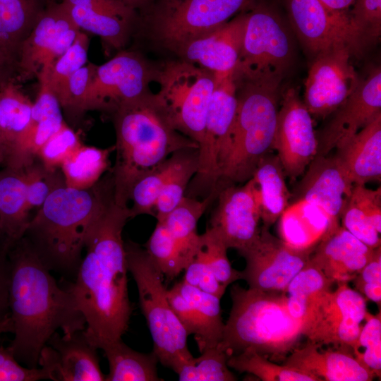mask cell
<instances>
[{
  "label": "cell",
  "mask_w": 381,
  "mask_h": 381,
  "mask_svg": "<svg viewBox=\"0 0 381 381\" xmlns=\"http://www.w3.org/2000/svg\"><path fill=\"white\" fill-rule=\"evenodd\" d=\"M374 250L340 225L317 245L309 260L333 284L349 283L370 260Z\"/></svg>",
  "instance_id": "cell-25"
},
{
  "label": "cell",
  "mask_w": 381,
  "mask_h": 381,
  "mask_svg": "<svg viewBox=\"0 0 381 381\" xmlns=\"http://www.w3.org/2000/svg\"><path fill=\"white\" fill-rule=\"evenodd\" d=\"M115 145L107 148L82 145L61 165L67 187L84 190L96 184L109 169Z\"/></svg>",
  "instance_id": "cell-36"
},
{
  "label": "cell",
  "mask_w": 381,
  "mask_h": 381,
  "mask_svg": "<svg viewBox=\"0 0 381 381\" xmlns=\"http://www.w3.org/2000/svg\"><path fill=\"white\" fill-rule=\"evenodd\" d=\"M280 238L298 250H313L333 231L327 214L303 199L293 200L279 218Z\"/></svg>",
  "instance_id": "cell-28"
},
{
  "label": "cell",
  "mask_w": 381,
  "mask_h": 381,
  "mask_svg": "<svg viewBox=\"0 0 381 381\" xmlns=\"http://www.w3.org/2000/svg\"><path fill=\"white\" fill-rule=\"evenodd\" d=\"M326 6L335 10L351 11L355 0H318Z\"/></svg>",
  "instance_id": "cell-55"
},
{
  "label": "cell",
  "mask_w": 381,
  "mask_h": 381,
  "mask_svg": "<svg viewBox=\"0 0 381 381\" xmlns=\"http://www.w3.org/2000/svg\"><path fill=\"white\" fill-rule=\"evenodd\" d=\"M32 106L33 102L12 80L0 83V167L11 164Z\"/></svg>",
  "instance_id": "cell-29"
},
{
  "label": "cell",
  "mask_w": 381,
  "mask_h": 381,
  "mask_svg": "<svg viewBox=\"0 0 381 381\" xmlns=\"http://www.w3.org/2000/svg\"><path fill=\"white\" fill-rule=\"evenodd\" d=\"M24 168L0 167V226L12 243L21 238L30 220Z\"/></svg>",
  "instance_id": "cell-30"
},
{
  "label": "cell",
  "mask_w": 381,
  "mask_h": 381,
  "mask_svg": "<svg viewBox=\"0 0 381 381\" xmlns=\"http://www.w3.org/2000/svg\"><path fill=\"white\" fill-rule=\"evenodd\" d=\"M171 167L157 198L155 217L162 222L185 196V191L198 169L199 150L186 148L171 155Z\"/></svg>",
  "instance_id": "cell-35"
},
{
  "label": "cell",
  "mask_w": 381,
  "mask_h": 381,
  "mask_svg": "<svg viewBox=\"0 0 381 381\" xmlns=\"http://www.w3.org/2000/svg\"><path fill=\"white\" fill-rule=\"evenodd\" d=\"M49 380L47 372L42 367L23 365L8 347L0 346V381H37Z\"/></svg>",
  "instance_id": "cell-51"
},
{
  "label": "cell",
  "mask_w": 381,
  "mask_h": 381,
  "mask_svg": "<svg viewBox=\"0 0 381 381\" xmlns=\"http://www.w3.org/2000/svg\"><path fill=\"white\" fill-rule=\"evenodd\" d=\"M230 296L231 310L217 346L229 357L250 349L283 363L303 336V323L291 314L286 291L234 284Z\"/></svg>",
  "instance_id": "cell-6"
},
{
  "label": "cell",
  "mask_w": 381,
  "mask_h": 381,
  "mask_svg": "<svg viewBox=\"0 0 381 381\" xmlns=\"http://www.w3.org/2000/svg\"><path fill=\"white\" fill-rule=\"evenodd\" d=\"M322 349L307 341L296 347L283 364L311 375L319 381H371L376 376L353 355L350 349Z\"/></svg>",
  "instance_id": "cell-24"
},
{
  "label": "cell",
  "mask_w": 381,
  "mask_h": 381,
  "mask_svg": "<svg viewBox=\"0 0 381 381\" xmlns=\"http://www.w3.org/2000/svg\"><path fill=\"white\" fill-rule=\"evenodd\" d=\"M176 285L198 315L202 329L201 339L197 344L199 351L217 346L222 341L225 324L222 318L221 298L183 280Z\"/></svg>",
  "instance_id": "cell-38"
},
{
  "label": "cell",
  "mask_w": 381,
  "mask_h": 381,
  "mask_svg": "<svg viewBox=\"0 0 381 381\" xmlns=\"http://www.w3.org/2000/svg\"><path fill=\"white\" fill-rule=\"evenodd\" d=\"M14 69L15 62L0 44V83L9 80V75Z\"/></svg>",
  "instance_id": "cell-54"
},
{
  "label": "cell",
  "mask_w": 381,
  "mask_h": 381,
  "mask_svg": "<svg viewBox=\"0 0 381 381\" xmlns=\"http://www.w3.org/2000/svg\"><path fill=\"white\" fill-rule=\"evenodd\" d=\"M312 252L291 247L261 226L257 239L238 253L246 260L241 279L251 289L286 291L290 282L308 262Z\"/></svg>",
  "instance_id": "cell-15"
},
{
  "label": "cell",
  "mask_w": 381,
  "mask_h": 381,
  "mask_svg": "<svg viewBox=\"0 0 381 381\" xmlns=\"http://www.w3.org/2000/svg\"><path fill=\"white\" fill-rule=\"evenodd\" d=\"M9 313L13 338L8 346L21 364L39 367V357L49 338L61 330L70 334L85 328L73 296L43 264L22 237L10 243Z\"/></svg>",
  "instance_id": "cell-2"
},
{
  "label": "cell",
  "mask_w": 381,
  "mask_h": 381,
  "mask_svg": "<svg viewBox=\"0 0 381 381\" xmlns=\"http://www.w3.org/2000/svg\"><path fill=\"white\" fill-rule=\"evenodd\" d=\"M217 204L208 226L216 230L226 247L238 253L249 247L258 237L261 217L252 179L243 186L227 185L217 195Z\"/></svg>",
  "instance_id": "cell-18"
},
{
  "label": "cell",
  "mask_w": 381,
  "mask_h": 381,
  "mask_svg": "<svg viewBox=\"0 0 381 381\" xmlns=\"http://www.w3.org/2000/svg\"><path fill=\"white\" fill-rule=\"evenodd\" d=\"M155 82L159 90L152 93L153 97L171 126L195 142L200 149L215 85L214 73L178 59L157 66Z\"/></svg>",
  "instance_id": "cell-8"
},
{
  "label": "cell",
  "mask_w": 381,
  "mask_h": 381,
  "mask_svg": "<svg viewBox=\"0 0 381 381\" xmlns=\"http://www.w3.org/2000/svg\"><path fill=\"white\" fill-rule=\"evenodd\" d=\"M12 332L13 325L9 315L8 317L0 321V335L4 333H12Z\"/></svg>",
  "instance_id": "cell-57"
},
{
  "label": "cell",
  "mask_w": 381,
  "mask_h": 381,
  "mask_svg": "<svg viewBox=\"0 0 381 381\" xmlns=\"http://www.w3.org/2000/svg\"><path fill=\"white\" fill-rule=\"evenodd\" d=\"M333 284L310 260L290 282L286 290L288 307L303 328L316 302Z\"/></svg>",
  "instance_id": "cell-37"
},
{
  "label": "cell",
  "mask_w": 381,
  "mask_h": 381,
  "mask_svg": "<svg viewBox=\"0 0 381 381\" xmlns=\"http://www.w3.org/2000/svg\"><path fill=\"white\" fill-rule=\"evenodd\" d=\"M131 214L114 199L91 226L85 254L73 280L59 284L75 298L85 320L84 329L97 349L122 339L132 313L123 230Z\"/></svg>",
  "instance_id": "cell-1"
},
{
  "label": "cell",
  "mask_w": 381,
  "mask_h": 381,
  "mask_svg": "<svg viewBox=\"0 0 381 381\" xmlns=\"http://www.w3.org/2000/svg\"><path fill=\"white\" fill-rule=\"evenodd\" d=\"M318 139L311 114L294 87L282 91L272 150L286 176L296 179L317 155Z\"/></svg>",
  "instance_id": "cell-16"
},
{
  "label": "cell",
  "mask_w": 381,
  "mask_h": 381,
  "mask_svg": "<svg viewBox=\"0 0 381 381\" xmlns=\"http://www.w3.org/2000/svg\"><path fill=\"white\" fill-rule=\"evenodd\" d=\"M334 155L352 185L381 179V114L336 149Z\"/></svg>",
  "instance_id": "cell-26"
},
{
  "label": "cell",
  "mask_w": 381,
  "mask_h": 381,
  "mask_svg": "<svg viewBox=\"0 0 381 381\" xmlns=\"http://www.w3.org/2000/svg\"><path fill=\"white\" fill-rule=\"evenodd\" d=\"M40 90L31 111L30 119L23 133L15 155L8 167L23 168L35 159L46 140L64 123L61 107L47 83L40 80Z\"/></svg>",
  "instance_id": "cell-27"
},
{
  "label": "cell",
  "mask_w": 381,
  "mask_h": 381,
  "mask_svg": "<svg viewBox=\"0 0 381 381\" xmlns=\"http://www.w3.org/2000/svg\"><path fill=\"white\" fill-rule=\"evenodd\" d=\"M123 2L133 8L140 11V13L147 10L155 0H122Z\"/></svg>",
  "instance_id": "cell-56"
},
{
  "label": "cell",
  "mask_w": 381,
  "mask_h": 381,
  "mask_svg": "<svg viewBox=\"0 0 381 381\" xmlns=\"http://www.w3.org/2000/svg\"><path fill=\"white\" fill-rule=\"evenodd\" d=\"M171 156L151 171L139 178L133 185L129 196L131 218L140 214L155 217V206L171 167Z\"/></svg>",
  "instance_id": "cell-41"
},
{
  "label": "cell",
  "mask_w": 381,
  "mask_h": 381,
  "mask_svg": "<svg viewBox=\"0 0 381 381\" xmlns=\"http://www.w3.org/2000/svg\"><path fill=\"white\" fill-rule=\"evenodd\" d=\"M145 249L163 276L176 277L183 267L177 246L164 222L157 221Z\"/></svg>",
  "instance_id": "cell-43"
},
{
  "label": "cell",
  "mask_w": 381,
  "mask_h": 381,
  "mask_svg": "<svg viewBox=\"0 0 381 381\" xmlns=\"http://www.w3.org/2000/svg\"><path fill=\"white\" fill-rule=\"evenodd\" d=\"M97 350L84 329L70 334L56 332L41 350L39 366L54 381H105Z\"/></svg>",
  "instance_id": "cell-21"
},
{
  "label": "cell",
  "mask_w": 381,
  "mask_h": 381,
  "mask_svg": "<svg viewBox=\"0 0 381 381\" xmlns=\"http://www.w3.org/2000/svg\"><path fill=\"white\" fill-rule=\"evenodd\" d=\"M332 113L333 117L317 136L316 156L329 155L381 114L380 67L360 80L353 92Z\"/></svg>",
  "instance_id": "cell-19"
},
{
  "label": "cell",
  "mask_w": 381,
  "mask_h": 381,
  "mask_svg": "<svg viewBox=\"0 0 381 381\" xmlns=\"http://www.w3.org/2000/svg\"><path fill=\"white\" fill-rule=\"evenodd\" d=\"M237 108L217 190L249 180L261 159L272 150L284 75L233 73Z\"/></svg>",
  "instance_id": "cell-5"
},
{
  "label": "cell",
  "mask_w": 381,
  "mask_h": 381,
  "mask_svg": "<svg viewBox=\"0 0 381 381\" xmlns=\"http://www.w3.org/2000/svg\"><path fill=\"white\" fill-rule=\"evenodd\" d=\"M227 364L239 373L253 375L262 381H319L311 375L272 361L250 349L231 355Z\"/></svg>",
  "instance_id": "cell-39"
},
{
  "label": "cell",
  "mask_w": 381,
  "mask_h": 381,
  "mask_svg": "<svg viewBox=\"0 0 381 381\" xmlns=\"http://www.w3.org/2000/svg\"><path fill=\"white\" fill-rule=\"evenodd\" d=\"M348 48H336L315 56L304 84L303 103L311 115L332 114L353 92L360 80L350 62Z\"/></svg>",
  "instance_id": "cell-17"
},
{
  "label": "cell",
  "mask_w": 381,
  "mask_h": 381,
  "mask_svg": "<svg viewBox=\"0 0 381 381\" xmlns=\"http://www.w3.org/2000/svg\"><path fill=\"white\" fill-rule=\"evenodd\" d=\"M150 92L126 102L113 114L116 161L113 176L114 200L128 206L131 188L141 176L174 152L198 145L176 131Z\"/></svg>",
  "instance_id": "cell-4"
},
{
  "label": "cell",
  "mask_w": 381,
  "mask_h": 381,
  "mask_svg": "<svg viewBox=\"0 0 381 381\" xmlns=\"http://www.w3.org/2000/svg\"><path fill=\"white\" fill-rule=\"evenodd\" d=\"M170 305L186 329L193 334L198 344L202 337L201 325L198 315L190 303L181 295L176 284L167 291Z\"/></svg>",
  "instance_id": "cell-52"
},
{
  "label": "cell",
  "mask_w": 381,
  "mask_h": 381,
  "mask_svg": "<svg viewBox=\"0 0 381 381\" xmlns=\"http://www.w3.org/2000/svg\"><path fill=\"white\" fill-rule=\"evenodd\" d=\"M128 271L134 279L139 304L153 340L159 362L177 373L194 356L188 347V334L174 312L163 283V274L146 250L131 240L124 241Z\"/></svg>",
  "instance_id": "cell-7"
},
{
  "label": "cell",
  "mask_w": 381,
  "mask_h": 381,
  "mask_svg": "<svg viewBox=\"0 0 381 381\" xmlns=\"http://www.w3.org/2000/svg\"><path fill=\"white\" fill-rule=\"evenodd\" d=\"M285 177L279 157L270 152L259 162L250 178L257 193L262 226L268 229L291 202Z\"/></svg>",
  "instance_id": "cell-31"
},
{
  "label": "cell",
  "mask_w": 381,
  "mask_h": 381,
  "mask_svg": "<svg viewBox=\"0 0 381 381\" xmlns=\"http://www.w3.org/2000/svg\"><path fill=\"white\" fill-rule=\"evenodd\" d=\"M227 250L222 238L213 228L207 226L200 235L198 251L218 282L226 288L241 279V271L233 268L229 260Z\"/></svg>",
  "instance_id": "cell-42"
},
{
  "label": "cell",
  "mask_w": 381,
  "mask_h": 381,
  "mask_svg": "<svg viewBox=\"0 0 381 381\" xmlns=\"http://www.w3.org/2000/svg\"><path fill=\"white\" fill-rule=\"evenodd\" d=\"M229 356L218 346L210 348L176 373L180 381H234L236 377L227 364Z\"/></svg>",
  "instance_id": "cell-40"
},
{
  "label": "cell",
  "mask_w": 381,
  "mask_h": 381,
  "mask_svg": "<svg viewBox=\"0 0 381 381\" xmlns=\"http://www.w3.org/2000/svg\"><path fill=\"white\" fill-rule=\"evenodd\" d=\"M216 197V195L212 194L198 200L185 195L162 221L177 246L183 270L198 250L200 238L197 232L198 222Z\"/></svg>",
  "instance_id": "cell-33"
},
{
  "label": "cell",
  "mask_w": 381,
  "mask_h": 381,
  "mask_svg": "<svg viewBox=\"0 0 381 381\" xmlns=\"http://www.w3.org/2000/svg\"><path fill=\"white\" fill-rule=\"evenodd\" d=\"M23 168L30 212L38 209L52 192L66 185L61 169H48L37 158Z\"/></svg>",
  "instance_id": "cell-45"
},
{
  "label": "cell",
  "mask_w": 381,
  "mask_h": 381,
  "mask_svg": "<svg viewBox=\"0 0 381 381\" xmlns=\"http://www.w3.org/2000/svg\"><path fill=\"white\" fill-rule=\"evenodd\" d=\"M89 38L80 30L72 44L54 62L49 75L40 76L38 80H45L53 90L72 74L86 65Z\"/></svg>",
  "instance_id": "cell-48"
},
{
  "label": "cell",
  "mask_w": 381,
  "mask_h": 381,
  "mask_svg": "<svg viewBox=\"0 0 381 381\" xmlns=\"http://www.w3.org/2000/svg\"><path fill=\"white\" fill-rule=\"evenodd\" d=\"M109 363L105 381H159L156 353H145L130 348L122 339L101 349Z\"/></svg>",
  "instance_id": "cell-34"
},
{
  "label": "cell",
  "mask_w": 381,
  "mask_h": 381,
  "mask_svg": "<svg viewBox=\"0 0 381 381\" xmlns=\"http://www.w3.org/2000/svg\"><path fill=\"white\" fill-rule=\"evenodd\" d=\"M96 66L88 63L52 90L68 114L76 116L86 111L87 96Z\"/></svg>",
  "instance_id": "cell-46"
},
{
  "label": "cell",
  "mask_w": 381,
  "mask_h": 381,
  "mask_svg": "<svg viewBox=\"0 0 381 381\" xmlns=\"http://www.w3.org/2000/svg\"><path fill=\"white\" fill-rule=\"evenodd\" d=\"M82 30L99 36L110 49L121 50L134 34L139 15L122 0H61Z\"/></svg>",
  "instance_id": "cell-22"
},
{
  "label": "cell",
  "mask_w": 381,
  "mask_h": 381,
  "mask_svg": "<svg viewBox=\"0 0 381 381\" xmlns=\"http://www.w3.org/2000/svg\"><path fill=\"white\" fill-rule=\"evenodd\" d=\"M340 224L370 248L374 249L381 246L380 233L375 229L368 214L351 194L345 201Z\"/></svg>",
  "instance_id": "cell-49"
},
{
  "label": "cell",
  "mask_w": 381,
  "mask_h": 381,
  "mask_svg": "<svg viewBox=\"0 0 381 381\" xmlns=\"http://www.w3.org/2000/svg\"><path fill=\"white\" fill-rule=\"evenodd\" d=\"M291 25L303 46L314 56L336 48H348L358 56L370 43L351 11L329 8L318 0H286Z\"/></svg>",
  "instance_id": "cell-11"
},
{
  "label": "cell",
  "mask_w": 381,
  "mask_h": 381,
  "mask_svg": "<svg viewBox=\"0 0 381 381\" xmlns=\"http://www.w3.org/2000/svg\"><path fill=\"white\" fill-rule=\"evenodd\" d=\"M3 238H4V237H3L1 230V226H0V241L2 240Z\"/></svg>",
  "instance_id": "cell-58"
},
{
  "label": "cell",
  "mask_w": 381,
  "mask_h": 381,
  "mask_svg": "<svg viewBox=\"0 0 381 381\" xmlns=\"http://www.w3.org/2000/svg\"><path fill=\"white\" fill-rule=\"evenodd\" d=\"M53 1L0 0V44L16 63L20 47Z\"/></svg>",
  "instance_id": "cell-32"
},
{
  "label": "cell",
  "mask_w": 381,
  "mask_h": 381,
  "mask_svg": "<svg viewBox=\"0 0 381 381\" xmlns=\"http://www.w3.org/2000/svg\"><path fill=\"white\" fill-rule=\"evenodd\" d=\"M353 282L355 289L380 308L381 304V246L374 250L370 260L361 268Z\"/></svg>",
  "instance_id": "cell-50"
},
{
  "label": "cell",
  "mask_w": 381,
  "mask_h": 381,
  "mask_svg": "<svg viewBox=\"0 0 381 381\" xmlns=\"http://www.w3.org/2000/svg\"><path fill=\"white\" fill-rule=\"evenodd\" d=\"M368 313L366 301L348 282L337 284L315 304L303 325V337L320 346L350 349L361 329Z\"/></svg>",
  "instance_id": "cell-13"
},
{
  "label": "cell",
  "mask_w": 381,
  "mask_h": 381,
  "mask_svg": "<svg viewBox=\"0 0 381 381\" xmlns=\"http://www.w3.org/2000/svg\"><path fill=\"white\" fill-rule=\"evenodd\" d=\"M157 70V66L152 65L140 52L119 50L110 60L96 66L85 111L112 114L124 103L152 92L150 85L155 81Z\"/></svg>",
  "instance_id": "cell-12"
},
{
  "label": "cell",
  "mask_w": 381,
  "mask_h": 381,
  "mask_svg": "<svg viewBox=\"0 0 381 381\" xmlns=\"http://www.w3.org/2000/svg\"><path fill=\"white\" fill-rule=\"evenodd\" d=\"M10 243L0 241V321L9 316L10 264L8 251Z\"/></svg>",
  "instance_id": "cell-53"
},
{
  "label": "cell",
  "mask_w": 381,
  "mask_h": 381,
  "mask_svg": "<svg viewBox=\"0 0 381 381\" xmlns=\"http://www.w3.org/2000/svg\"><path fill=\"white\" fill-rule=\"evenodd\" d=\"M114 199L111 171L87 189L61 186L30 218L23 237L51 272L73 280L91 226Z\"/></svg>",
  "instance_id": "cell-3"
},
{
  "label": "cell",
  "mask_w": 381,
  "mask_h": 381,
  "mask_svg": "<svg viewBox=\"0 0 381 381\" xmlns=\"http://www.w3.org/2000/svg\"><path fill=\"white\" fill-rule=\"evenodd\" d=\"M365 323L351 347L354 357L376 377L381 375V312L376 315L368 312Z\"/></svg>",
  "instance_id": "cell-44"
},
{
  "label": "cell",
  "mask_w": 381,
  "mask_h": 381,
  "mask_svg": "<svg viewBox=\"0 0 381 381\" xmlns=\"http://www.w3.org/2000/svg\"><path fill=\"white\" fill-rule=\"evenodd\" d=\"M247 11L222 25L174 48L179 59L194 64L215 75L228 74L236 68L243 45Z\"/></svg>",
  "instance_id": "cell-20"
},
{
  "label": "cell",
  "mask_w": 381,
  "mask_h": 381,
  "mask_svg": "<svg viewBox=\"0 0 381 381\" xmlns=\"http://www.w3.org/2000/svg\"><path fill=\"white\" fill-rule=\"evenodd\" d=\"M307 168L291 200L303 199L317 205L334 231L341 225V212L353 185L334 155L315 156Z\"/></svg>",
  "instance_id": "cell-23"
},
{
  "label": "cell",
  "mask_w": 381,
  "mask_h": 381,
  "mask_svg": "<svg viewBox=\"0 0 381 381\" xmlns=\"http://www.w3.org/2000/svg\"><path fill=\"white\" fill-rule=\"evenodd\" d=\"M83 145L79 135L65 121L37 151L35 157L48 169H61L62 164Z\"/></svg>",
  "instance_id": "cell-47"
},
{
  "label": "cell",
  "mask_w": 381,
  "mask_h": 381,
  "mask_svg": "<svg viewBox=\"0 0 381 381\" xmlns=\"http://www.w3.org/2000/svg\"><path fill=\"white\" fill-rule=\"evenodd\" d=\"M259 0H155L140 13L148 36L171 52L250 10Z\"/></svg>",
  "instance_id": "cell-9"
},
{
  "label": "cell",
  "mask_w": 381,
  "mask_h": 381,
  "mask_svg": "<svg viewBox=\"0 0 381 381\" xmlns=\"http://www.w3.org/2000/svg\"><path fill=\"white\" fill-rule=\"evenodd\" d=\"M80 30L61 1L52 3L20 47L16 63L18 80L48 75Z\"/></svg>",
  "instance_id": "cell-14"
},
{
  "label": "cell",
  "mask_w": 381,
  "mask_h": 381,
  "mask_svg": "<svg viewBox=\"0 0 381 381\" xmlns=\"http://www.w3.org/2000/svg\"><path fill=\"white\" fill-rule=\"evenodd\" d=\"M293 59V43L286 27L273 8L259 0L247 11L241 53L234 73L284 75Z\"/></svg>",
  "instance_id": "cell-10"
}]
</instances>
